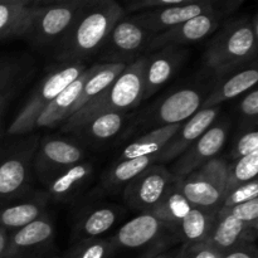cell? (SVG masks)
I'll return each instance as SVG.
<instances>
[{
    "instance_id": "6da1fadb",
    "label": "cell",
    "mask_w": 258,
    "mask_h": 258,
    "mask_svg": "<svg viewBox=\"0 0 258 258\" xmlns=\"http://www.w3.org/2000/svg\"><path fill=\"white\" fill-rule=\"evenodd\" d=\"M123 15V8L113 0H86L76 22L54 47L57 60L81 63L100 52Z\"/></svg>"
},
{
    "instance_id": "7a4b0ae2",
    "label": "cell",
    "mask_w": 258,
    "mask_h": 258,
    "mask_svg": "<svg viewBox=\"0 0 258 258\" xmlns=\"http://www.w3.org/2000/svg\"><path fill=\"white\" fill-rule=\"evenodd\" d=\"M258 50V18H239L228 23L208 43L204 66L217 80L253 62Z\"/></svg>"
},
{
    "instance_id": "3957f363",
    "label": "cell",
    "mask_w": 258,
    "mask_h": 258,
    "mask_svg": "<svg viewBox=\"0 0 258 258\" xmlns=\"http://www.w3.org/2000/svg\"><path fill=\"white\" fill-rule=\"evenodd\" d=\"M146 55L138 58L135 62L126 66L125 70L92 102L73 113L64 122L63 131H70L78 123L93 115L105 112L127 113L143 102L144 97V71Z\"/></svg>"
},
{
    "instance_id": "277c9868",
    "label": "cell",
    "mask_w": 258,
    "mask_h": 258,
    "mask_svg": "<svg viewBox=\"0 0 258 258\" xmlns=\"http://www.w3.org/2000/svg\"><path fill=\"white\" fill-rule=\"evenodd\" d=\"M87 68L85 62L62 63V66L54 68L48 75H45L35 86L32 95L28 97L20 112L10 123L8 127V135H23V134L32 133L34 130L35 121L39 117L40 113Z\"/></svg>"
},
{
    "instance_id": "5b68a950",
    "label": "cell",
    "mask_w": 258,
    "mask_h": 258,
    "mask_svg": "<svg viewBox=\"0 0 258 258\" xmlns=\"http://www.w3.org/2000/svg\"><path fill=\"white\" fill-rule=\"evenodd\" d=\"M86 0L35 2L29 30L24 38L37 45H57L77 19Z\"/></svg>"
},
{
    "instance_id": "8992f818",
    "label": "cell",
    "mask_w": 258,
    "mask_h": 258,
    "mask_svg": "<svg viewBox=\"0 0 258 258\" xmlns=\"http://www.w3.org/2000/svg\"><path fill=\"white\" fill-rule=\"evenodd\" d=\"M228 165L224 159L214 158L180 179V189L191 207L217 213L226 193Z\"/></svg>"
},
{
    "instance_id": "52a82bcc",
    "label": "cell",
    "mask_w": 258,
    "mask_h": 258,
    "mask_svg": "<svg viewBox=\"0 0 258 258\" xmlns=\"http://www.w3.org/2000/svg\"><path fill=\"white\" fill-rule=\"evenodd\" d=\"M154 35L133 19V17L118 20L100 49L102 64L128 66L148 52Z\"/></svg>"
},
{
    "instance_id": "ba28073f",
    "label": "cell",
    "mask_w": 258,
    "mask_h": 258,
    "mask_svg": "<svg viewBox=\"0 0 258 258\" xmlns=\"http://www.w3.org/2000/svg\"><path fill=\"white\" fill-rule=\"evenodd\" d=\"M38 140L33 138L0 153V202L24 194L29 185Z\"/></svg>"
},
{
    "instance_id": "9c48e42d",
    "label": "cell",
    "mask_w": 258,
    "mask_h": 258,
    "mask_svg": "<svg viewBox=\"0 0 258 258\" xmlns=\"http://www.w3.org/2000/svg\"><path fill=\"white\" fill-rule=\"evenodd\" d=\"M203 100V95L199 90L181 88L146 110L139 120V125L150 131L164 126L183 123L201 110Z\"/></svg>"
},
{
    "instance_id": "30bf717a",
    "label": "cell",
    "mask_w": 258,
    "mask_h": 258,
    "mask_svg": "<svg viewBox=\"0 0 258 258\" xmlns=\"http://www.w3.org/2000/svg\"><path fill=\"white\" fill-rule=\"evenodd\" d=\"M85 158V150L71 140L59 138H48L40 143L39 149L35 151L33 168L38 179L43 184L52 180L57 174Z\"/></svg>"
},
{
    "instance_id": "8fae6325",
    "label": "cell",
    "mask_w": 258,
    "mask_h": 258,
    "mask_svg": "<svg viewBox=\"0 0 258 258\" xmlns=\"http://www.w3.org/2000/svg\"><path fill=\"white\" fill-rule=\"evenodd\" d=\"M173 175L163 164H154L126 184L123 199L135 211L149 212L159 203Z\"/></svg>"
},
{
    "instance_id": "7c38bea8",
    "label": "cell",
    "mask_w": 258,
    "mask_h": 258,
    "mask_svg": "<svg viewBox=\"0 0 258 258\" xmlns=\"http://www.w3.org/2000/svg\"><path fill=\"white\" fill-rule=\"evenodd\" d=\"M228 133L229 123L227 122L211 126L185 153L179 156L171 170H169L171 175L183 179L212 159L217 158L226 144Z\"/></svg>"
},
{
    "instance_id": "4fadbf2b",
    "label": "cell",
    "mask_w": 258,
    "mask_h": 258,
    "mask_svg": "<svg viewBox=\"0 0 258 258\" xmlns=\"http://www.w3.org/2000/svg\"><path fill=\"white\" fill-rule=\"evenodd\" d=\"M222 17L223 15L219 14L217 8L208 13L197 15L171 29L153 37L148 47V52H155L160 48L169 47V45L185 47V45L201 42L218 29Z\"/></svg>"
},
{
    "instance_id": "5bb4252c",
    "label": "cell",
    "mask_w": 258,
    "mask_h": 258,
    "mask_svg": "<svg viewBox=\"0 0 258 258\" xmlns=\"http://www.w3.org/2000/svg\"><path fill=\"white\" fill-rule=\"evenodd\" d=\"M214 8H216V3L212 0H184L183 4L176 5V7L164 8V9L154 10V12L139 13L131 17L138 24H140L144 29L150 32L155 37L197 15L214 10Z\"/></svg>"
},
{
    "instance_id": "9a60e30c",
    "label": "cell",
    "mask_w": 258,
    "mask_h": 258,
    "mask_svg": "<svg viewBox=\"0 0 258 258\" xmlns=\"http://www.w3.org/2000/svg\"><path fill=\"white\" fill-rule=\"evenodd\" d=\"M188 49L185 47H164L146 55L145 71H144V97L149 100L155 95L174 75L180 70L188 58Z\"/></svg>"
},
{
    "instance_id": "2e32d148",
    "label": "cell",
    "mask_w": 258,
    "mask_h": 258,
    "mask_svg": "<svg viewBox=\"0 0 258 258\" xmlns=\"http://www.w3.org/2000/svg\"><path fill=\"white\" fill-rule=\"evenodd\" d=\"M221 106L199 110L190 118L181 123L180 128L166 143V145L159 153L156 164H164L178 159L185 153L216 121Z\"/></svg>"
},
{
    "instance_id": "e0dca14e",
    "label": "cell",
    "mask_w": 258,
    "mask_h": 258,
    "mask_svg": "<svg viewBox=\"0 0 258 258\" xmlns=\"http://www.w3.org/2000/svg\"><path fill=\"white\" fill-rule=\"evenodd\" d=\"M165 229L168 227L160 218L151 212H144L123 224L110 241L115 248H140L158 241Z\"/></svg>"
},
{
    "instance_id": "ac0fdd59",
    "label": "cell",
    "mask_w": 258,
    "mask_h": 258,
    "mask_svg": "<svg viewBox=\"0 0 258 258\" xmlns=\"http://www.w3.org/2000/svg\"><path fill=\"white\" fill-rule=\"evenodd\" d=\"M54 234L53 223L45 214L32 223L9 234L2 258H24L35 249L49 243Z\"/></svg>"
},
{
    "instance_id": "d6986e66",
    "label": "cell",
    "mask_w": 258,
    "mask_h": 258,
    "mask_svg": "<svg viewBox=\"0 0 258 258\" xmlns=\"http://www.w3.org/2000/svg\"><path fill=\"white\" fill-rule=\"evenodd\" d=\"M258 82V71L256 67L242 68L224 77L218 78L209 95L203 100L201 110L221 106L226 101L233 100L247 93L256 87Z\"/></svg>"
},
{
    "instance_id": "ffe728a7",
    "label": "cell",
    "mask_w": 258,
    "mask_h": 258,
    "mask_svg": "<svg viewBox=\"0 0 258 258\" xmlns=\"http://www.w3.org/2000/svg\"><path fill=\"white\" fill-rule=\"evenodd\" d=\"M256 238V227L247 226L231 214H223L217 216V221L206 243L219 253H224L242 243H253Z\"/></svg>"
},
{
    "instance_id": "44dd1931",
    "label": "cell",
    "mask_w": 258,
    "mask_h": 258,
    "mask_svg": "<svg viewBox=\"0 0 258 258\" xmlns=\"http://www.w3.org/2000/svg\"><path fill=\"white\" fill-rule=\"evenodd\" d=\"M92 67L93 66L88 67L77 80L73 81L70 86H67L48 105V107L40 113L39 117L35 121L34 130L39 127H53V126H57L58 123L66 122L72 116L73 107H75L76 102H77L78 97L82 92L86 81L92 72Z\"/></svg>"
},
{
    "instance_id": "7402d4cb",
    "label": "cell",
    "mask_w": 258,
    "mask_h": 258,
    "mask_svg": "<svg viewBox=\"0 0 258 258\" xmlns=\"http://www.w3.org/2000/svg\"><path fill=\"white\" fill-rule=\"evenodd\" d=\"M35 2L3 0L0 2V40L27 35L32 22Z\"/></svg>"
},
{
    "instance_id": "603a6c76",
    "label": "cell",
    "mask_w": 258,
    "mask_h": 258,
    "mask_svg": "<svg viewBox=\"0 0 258 258\" xmlns=\"http://www.w3.org/2000/svg\"><path fill=\"white\" fill-rule=\"evenodd\" d=\"M45 197H34L24 201L10 199L0 202V227L17 231L43 216Z\"/></svg>"
},
{
    "instance_id": "cb8c5ba5",
    "label": "cell",
    "mask_w": 258,
    "mask_h": 258,
    "mask_svg": "<svg viewBox=\"0 0 258 258\" xmlns=\"http://www.w3.org/2000/svg\"><path fill=\"white\" fill-rule=\"evenodd\" d=\"M191 208L193 207L180 189V179L173 176L159 203L149 212L160 218L168 228L176 229Z\"/></svg>"
},
{
    "instance_id": "d4e9b609",
    "label": "cell",
    "mask_w": 258,
    "mask_h": 258,
    "mask_svg": "<svg viewBox=\"0 0 258 258\" xmlns=\"http://www.w3.org/2000/svg\"><path fill=\"white\" fill-rule=\"evenodd\" d=\"M127 120V113L105 112L86 118L68 133H73L82 138L95 141H105L117 135Z\"/></svg>"
},
{
    "instance_id": "484cf974",
    "label": "cell",
    "mask_w": 258,
    "mask_h": 258,
    "mask_svg": "<svg viewBox=\"0 0 258 258\" xmlns=\"http://www.w3.org/2000/svg\"><path fill=\"white\" fill-rule=\"evenodd\" d=\"M92 175V165L90 163H78L66 170L60 171L45 185L48 188V196L54 201H66L75 196L81 186Z\"/></svg>"
},
{
    "instance_id": "4316f807",
    "label": "cell",
    "mask_w": 258,
    "mask_h": 258,
    "mask_svg": "<svg viewBox=\"0 0 258 258\" xmlns=\"http://www.w3.org/2000/svg\"><path fill=\"white\" fill-rule=\"evenodd\" d=\"M125 68V64H102V63L93 64L92 72L83 86L82 92L73 107L72 115L85 107L87 103L92 102L103 91L107 90L108 86L118 77V75Z\"/></svg>"
},
{
    "instance_id": "83f0119b",
    "label": "cell",
    "mask_w": 258,
    "mask_h": 258,
    "mask_svg": "<svg viewBox=\"0 0 258 258\" xmlns=\"http://www.w3.org/2000/svg\"><path fill=\"white\" fill-rule=\"evenodd\" d=\"M180 126L181 123H176V125L164 126V127L148 131L143 136L136 139L130 145L126 146L118 160H127V159L143 158V156L151 155L158 156L161 149L173 138V135L180 128Z\"/></svg>"
},
{
    "instance_id": "f1b7e54d",
    "label": "cell",
    "mask_w": 258,
    "mask_h": 258,
    "mask_svg": "<svg viewBox=\"0 0 258 258\" xmlns=\"http://www.w3.org/2000/svg\"><path fill=\"white\" fill-rule=\"evenodd\" d=\"M216 221V212H208L193 207L188 216L179 224L176 231L180 234L183 244L206 243L211 236Z\"/></svg>"
},
{
    "instance_id": "f546056e",
    "label": "cell",
    "mask_w": 258,
    "mask_h": 258,
    "mask_svg": "<svg viewBox=\"0 0 258 258\" xmlns=\"http://www.w3.org/2000/svg\"><path fill=\"white\" fill-rule=\"evenodd\" d=\"M117 211L111 207L93 209L92 212L82 217L73 234L78 242L97 238L98 236L112 228L117 221Z\"/></svg>"
},
{
    "instance_id": "4dcf8cb0",
    "label": "cell",
    "mask_w": 258,
    "mask_h": 258,
    "mask_svg": "<svg viewBox=\"0 0 258 258\" xmlns=\"http://www.w3.org/2000/svg\"><path fill=\"white\" fill-rule=\"evenodd\" d=\"M156 155L143 156V158L118 160L106 174L105 183L108 186H121L130 183L134 178L143 173L149 166L156 164Z\"/></svg>"
},
{
    "instance_id": "1f68e13d",
    "label": "cell",
    "mask_w": 258,
    "mask_h": 258,
    "mask_svg": "<svg viewBox=\"0 0 258 258\" xmlns=\"http://www.w3.org/2000/svg\"><path fill=\"white\" fill-rule=\"evenodd\" d=\"M30 72L32 71L27 59H0V97L14 95L20 85L25 82Z\"/></svg>"
},
{
    "instance_id": "d6a6232c",
    "label": "cell",
    "mask_w": 258,
    "mask_h": 258,
    "mask_svg": "<svg viewBox=\"0 0 258 258\" xmlns=\"http://www.w3.org/2000/svg\"><path fill=\"white\" fill-rule=\"evenodd\" d=\"M258 173V153L251 154L244 158L237 159L232 165H228L227 171L226 193L232 189L254 180Z\"/></svg>"
},
{
    "instance_id": "836d02e7",
    "label": "cell",
    "mask_w": 258,
    "mask_h": 258,
    "mask_svg": "<svg viewBox=\"0 0 258 258\" xmlns=\"http://www.w3.org/2000/svg\"><path fill=\"white\" fill-rule=\"evenodd\" d=\"M115 249L110 239L93 238L80 241L68 258H108Z\"/></svg>"
},
{
    "instance_id": "e575fe53",
    "label": "cell",
    "mask_w": 258,
    "mask_h": 258,
    "mask_svg": "<svg viewBox=\"0 0 258 258\" xmlns=\"http://www.w3.org/2000/svg\"><path fill=\"white\" fill-rule=\"evenodd\" d=\"M256 198H258V183L257 179H254V180L242 184V185L237 186V188L232 189L231 191L224 194L223 201H222L221 207L217 211V213H223V212L228 211L233 207Z\"/></svg>"
},
{
    "instance_id": "d590c367",
    "label": "cell",
    "mask_w": 258,
    "mask_h": 258,
    "mask_svg": "<svg viewBox=\"0 0 258 258\" xmlns=\"http://www.w3.org/2000/svg\"><path fill=\"white\" fill-rule=\"evenodd\" d=\"M238 111L244 127L256 126L258 115V91L256 87L244 93L243 98L239 102Z\"/></svg>"
},
{
    "instance_id": "8d00e7d4",
    "label": "cell",
    "mask_w": 258,
    "mask_h": 258,
    "mask_svg": "<svg viewBox=\"0 0 258 258\" xmlns=\"http://www.w3.org/2000/svg\"><path fill=\"white\" fill-rule=\"evenodd\" d=\"M223 214H231L234 218L241 221L242 223L247 226L256 227L257 228V219H258V198L252 199V201L242 203L239 206L233 207L223 213H217V216H223Z\"/></svg>"
},
{
    "instance_id": "74e56055",
    "label": "cell",
    "mask_w": 258,
    "mask_h": 258,
    "mask_svg": "<svg viewBox=\"0 0 258 258\" xmlns=\"http://www.w3.org/2000/svg\"><path fill=\"white\" fill-rule=\"evenodd\" d=\"M254 153H258V133L256 130H248L236 141L231 156L233 160H237Z\"/></svg>"
},
{
    "instance_id": "f35d334b",
    "label": "cell",
    "mask_w": 258,
    "mask_h": 258,
    "mask_svg": "<svg viewBox=\"0 0 258 258\" xmlns=\"http://www.w3.org/2000/svg\"><path fill=\"white\" fill-rule=\"evenodd\" d=\"M184 0H136V2H131L123 8V13H146V12H154V10H160L164 8L169 7H176V5L183 4Z\"/></svg>"
},
{
    "instance_id": "ab89813d",
    "label": "cell",
    "mask_w": 258,
    "mask_h": 258,
    "mask_svg": "<svg viewBox=\"0 0 258 258\" xmlns=\"http://www.w3.org/2000/svg\"><path fill=\"white\" fill-rule=\"evenodd\" d=\"M221 254L208 243L183 244L179 249L178 258H221Z\"/></svg>"
},
{
    "instance_id": "60d3db41",
    "label": "cell",
    "mask_w": 258,
    "mask_h": 258,
    "mask_svg": "<svg viewBox=\"0 0 258 258\" xmlns=\"http://www.w3.org/2000/svg\"><path fill=\"white\" fill-rule=\"evenodd\" d=\"M221 258H258L254 243H242L221 254Z\"/></svg>"
},
{
    "instance_id": "b9f144b4",
    "label": "cell",
    "mask_w": 258,
    "mask_h": 258,
    "mask_svg": "<svg viewBox=\"0 0 258 258\" xmlns=\"http://www.w3.org/2000/svg\"><path fill=\"white\" fill-rule=\"evenodd\" d=\"M8 239H9V231L4 229L3 227H0V258L4 254L5 248H7Z\"/></svg>"
},
{
    "instance_id": "7bdbcfd3",
    "label": "cell",
    "mask_w": 258,
    "mask_h": 258,
    "mask_svg": "<svg viewBox=\"0 0 258 258\" xmlns=\"http://www.w3.org/2000/svg\"><path fill=\"white\" fill-rule=\"evenodd\" d=\"M10 98H12V96H2L0 97V138H2L3 134V116H4L5 108H7Z\"/></svg>"
},
{
    "instance_id": "ee69618b",
    "label": "cell",
    "mask_w": 258,
    "mask_h": 258,
    "mask_svg": "<svg viewBox=\"0 0 258 258\" xmlns=\"http://www.w3.org/2000/svg\"><path fill=\"white\" fill-rule=\"evenodd\" d=\"M178 253H179V251L169 252V253L158 254V256H153V257H150V258H178Z\"/></svg>"
},
{
    "instance_id": "f6af8a7d",
    "label": "cell",
    "mask_w": 258,
    "mask_h": 258,
    "mask_svg": "<svg viewBox=\"0 0 258 258\" xmlns=\"http://www.w3.org/2000/svg\"><path fill=\"white\" fill-rule=\"evenodd\" d=\"M55 258H57V257H55Z\"/></svg>"
}]
</instances>
